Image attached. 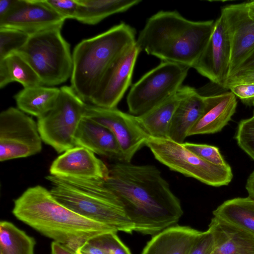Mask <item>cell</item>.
Segmentation results:
<instances>
[{"mask_svg": "<svg viewBox=\"0 0 254 254\" xmlns=\"http://www.w3.org/2000/svg\"><path fill=\"white\" fill-rule=\"evenodd\" d=\"M109 169L104 183L121 200L134 231L154 236L177 224L181 202L156 167L117 161Z\"/></svg>", "mask_w": 254, "mask_h": 254, "instance_id": "1", "label": "cell"}, {"mask_svg": "<svg viewBox=\"0 0 254 254\" xmlns=\"http://www.w3.org/2000/svg\"><path fill=\"white\" fill-rule=\"evenodd\" d=\"M12 212L18 220L75 252L97 236L116 232L70 210L40 185L28 188L15 199Z\"/></svg>", "mask_w": 254, "mask_h": 254, "instance_id": "2", "label": "cell"}, {"mask_svg": "<svg viewBox=\"0 0 254 254\" xmlns=\"http://www.w3.org/2000/svg\"><path fill=\"white\" fill-rule=\"evenodd\" d=\"M215 21H194L177 11L161 10L149 17L138 34L140 52L163 62L192 68L212 33Z\"/></svg>", "mask_w": 254, "mask_h": 254, "instance_id": "3", "label": "cell"}, {"mask_svg": "<svg viewBox=\"0 0 254 254\" xmlns=\"http://www.w3.org/2000/svg\"><path fill=\"white\" fill-rule=\"evenodd\" d=\"M136 40L135 29L121 22L75 47L70 86L81 100L89 102L110 66L135 45Z\"/></svg>", "mask_w": 254, "mask_h": 254, "instance_id": "4", "label": "cell"}, {"mask_svg": "<svg viewBox=\"0 0 254 254\" xmlns=\"http://www.w3.org/2000/svg\"><path fill=\"white\" fill-rule=\"evenodd\" d=\"M53 197L70 210L116 232L132 234L134 226L119 197L102 180L61 178L48 175Z\"/></svg>", "mask_w": 254, "mask_h": 254, "instance_id": "5", "label": "cell"}, {"mask_svg": "<svg viewBox=\"0 0 254 254\" xmlns=\"http://www.w3.org/2000/svg\"><path fill=\"white\" fill-rule=\"evenodd\" d=\"M61 29L53 28L30 35L17 52L32 67L44 86L61 84L71 75L72 56Z\"/></svg>", "mask_w": 254, "mask_h": 254, "instance_id": "6", "label": "cell"}, {"mask_svg": "<svg viewBox=\"0 0 254 254\" xmlns=\"http://www.w3.org/2000/svg\"><path fill=\"white\" fill-rule=\"evenodd\" d=\"M86 105L71 86L61 87L53 108L38 118L42 141L59 153L75 146V135L84 116Z\"/></svg>", "mask_w": 254, "mask_h": 254, "instance_id": "7", "label": "cell"}, {"mask_svg": "<svg viewBox=\"0 0 254 254\" xmlns=\"http://www.w3.org/2000/svg\"><path fill=\"white\" fill-rule=\"evenodd\" d=\"M145 145L158 161L170 170L206 185L216 187L226 186L232 180L229 164L218 166L210 163L187 149L183 143L149 136Z\"/></svg>", "mask_w": 254, "mask_h": 254, "instance_id": "8", "label": "cell"}, {"mask_svg": "<svg viewBox=\"0 0 254 254\" xmlns=\"http://www.w3.org/2000/svg\"><path fill=\"white\" fill-rule=\"evenodd\" d=\"M190 68L162 61L146 73L132 86L127 96L130 114L141 115L176 94L183 86Z\"/></svg>", "mask_w": 254, "mask_h": 254, "instance_id": "9", "label": "cell"}, {"mask_svg": "<svg viewBox=\"0 0 254 254\" xmlns=\"http://www.w3.org/2000/svg\"><path fill=\"white\" fill-rule=\"evenodd\" d=\"M42 139L37 123L18 108L0 114V161L29 157L40 153Z\"/></svg>", "mask_w": 254, "mask_h": 254, "instance_id": "10", "label": "cell"}, {"mask_svg": "<svg viewBox=\"0 0 254 254\" xmlns=\"http://www.w3.org/2000/svg\"><path fill=\"white\" fill-rule=\"evenodd\" d=\"M84 116L108 128L115 135L124 156V162H130L144 145L149 135L136 117L117 108H105L87 105Z\"/></svg>", "mask_w": 254, "mask_h": 254, "instance_id": "11", "label": "cell"}, {"mask_svg": "<svg viewBox=\"0 0 254 254\" xmlns=\"http://www.w3.org/2000/svg\"><path fill=\"white\" fill-rule=\"evenodd\" d=\"M221 14L224 16L231 42L229 77L254 52V14L246 2L225 6Z\"/></svg>", "mask_w": 254, "mask_h": 254, "instance_id": "12", "label": "cell"}, {"mask_svg": "<svg viewBox=\"0 0 254 254\" xmlns=\"http://www.w3.org/2000/svg\"><path fill=\"white\" fill-rule=\"evenodd\" d=\"M231 47L222 14L215 21L211 37L192 68L212 83L224 88L229 75Z\"/></svg>", "mask_w": 254, "mask_h": 254, "instance_id": "13", "label": "cell"}, {"mask_svg": "<svg viewBox=\"0 0 254 254\" xmlns=\"http://www.w3.org/2000/svg\"><path fill=\"white\" fill-rule=\"evenodd\" d=\"M140 52L135 44L112 64L89 101L92 105L105 108H116L131 84Z\"/></svg>", "mask_w": 254, "mask_h": 254, "instance_id": "14", "label": "cell"}, {"mask_svg": "<svg viewBox=\"0 0 254 254\" xmlns=\"http://www.w3.org/2000/svg\"><path fill=\"white\" fill-rule=\"evenodd\" d=\"M65 20L45 0H19L15 8L0 19V27L15 29L30 35L51 28H62Z\"/></svg>", "mask_w": 254, "mask_h": 254, "instance_id": "15", "label": "cell"}, {"mask_svg": "<svg viewBox=\"0 0 254 254\" xmlns=\"http://www.w3.org/2000/svg\"><path fill=\"white\" fill-rule=\"evenodd\" d=\"M51 175L61 178L106 180L109 167L94 152L75 146L59 156L50 167Z\"/></svg>", "mask_w": 254, "mask_h": 254, "instance_id": "16", "label": "cell"}, {"mask_svg": "<svg viewBox=\"0 0 254 254\" xmlns=\"http://www.w3.org/2000/svg\"><path fill=\"white\" fill-rule=\"evenodd\" d=\"M204 96L205 104L203 112L190 129L188 136L220 131L236 112L237 101L231 91Z\"/></svg>", "mask_w": 254, "mask_h": 254, "instance_id": "17", "label": "cell"}, {"mask_svg": "<svg viewBox=\"0 0 254 254\" xmlns=\"http://www.w3.org/2000/svg\"><path fill=\"white\" fill-rule=\"evenodd\" d=\"M75 146L85 147L95 154L109 159L124 161L119 144L107 127L84 116L75 135Z\"/></svg>", "mask_w": 254, "mask_h": 254, "instance_id": "18", "label": "cell"}, {"mask_svg": "<svg viewBox=\"0 0 254 254\" xmlns=\"http://www.w3.org/2000/svg\"><path fill=\"white\" fill-rule=\"evenodd\" d=\"M208 229L214 242L211 254H254V236L243 229L214 216Z\"/></svg>", "mask_w": 254, "mask_h": 254, "instance_id": "19", "label": "cell"}, {"mask_svg": "<svg viewBox=\"0 0 254 254\" xmlns=\"http://www.w3.org/2000/svg\"><path fill=\"white\" fill-rule=\"evenodd\" d=\"M201 232L176 224L153 236L141 254H188Z\"/></svg>", "mask_w": 254, "mask_h": 254, "instance_id": "20", "label": "cell"}, {"mask_svg": "<svg viewBox=\"0 0 254 254\" xmlns=\"http://www.w3.org/2000/svg\"><path fill=\"white\" fill-rule=\"evenodd\" d=\"M193 88L182 86L174 95L143 114L136 116L149 136L169 139L170 127L173 116L181 101Z\"/></svg>", "mask_w": 254, "mask_h": 254, "instance_id": "21", "label": "cell"}, {"mask_svg": "<svg viewBox=\"0 0 254 254\" xmlns=\"http://www.w3.org/2000/svg\"><path fill=\"white\" fill-rule=\"evenodd\" d=\"M205 104V96L193 88L180 103L173 116L169 139L178 143H184L190 129L202 115Z\"/></svg>", "mask_w": 254, "mask_h": 254, "instance_id": "22", "label": "cell"}, {"mask_svg": "<svg viewBox=\"0 0 254 254\" xmlns=\"http://www.w3.org/2000/svg\"><path fill=\"white\" fill-rule=\"evenodd\" d=\"M59 92L60 88L40 85L23 88L14 98L18 109L38 118L53 108Z\"/></svg>", "mask_w": 254, "mask_h": 254, "instance_id": "23", "label": "cell"}, {"mask_svg": "<svg viewBox=\"0 0 254 254\" xmlns=\"http://www.w3.org/2000/svg\"><path fill=\"white\" fill-rule=\"evenodd\" d=\"M76 20L88 25H95L106 17L124 12L137 5L140 0H78Z\"/></svg>", "mask_w": 254, "mask_h": 254, "instance_id": "24", "label": "cell"}, {"mask_svg": "<svg viewBox=\"0 0 254 254\" xmlns=\"http://www.w3.org/2000/svg\"><path fill=\"white\" fill-rule=\"evenodd\" d=\"M213 216L254 236V199L236 197L225 201L213 211Z\"/></svg>", "mask_w": 254, "mask_h": 254, "instance_id": "25", "label": "cell"}, {"mask_svg": "<svg viewBox=\"0 0 254 254\" xmlns=\"http://www.w3.org/2000/svg\"><path fill=\"white\" fill-rule=\"evenodd\" d=\"M14 81L20 83L24 88L42 85L35 70L19 52L0 60V87Z\"/></svg>", "mask_w": 254, "mask_h": 254, "instance_id": "26", "label": "cell"}, {"mask_svg": "<svg viewBox=\"0 0 254 254\" xmlns=\"http://www.w3.org/2000/svg\"><path fill=\"white\" fill-rule=\"evenodd\" d=\"M36 241L12 223L0 222V254H34Z\"/></svg>", "mask_w": 254, "mask_h": 254, "instance_id": "27", "label": "cell"}, {"mask_svg": "<svg viewBox=\"0 0 254 254\" xmlns=\"http://www.w3.org/2000/svg\"><path fill=\"white\" fill-rule=\"evenodd\" d=\"M30 35L10 28L0 27V60L19 51L27 43Z\"/></svg>", "mask_w": 254, "mask_h": 254, "instance_id": "28", "label": "cell"}, {"mask_svg": "<svg viewBox=\"0 0 254 254\" xmlns=\"http://www.w3.org/2000/svg\"><path fill=\"white\" fill-rule=\"evenodd\" d=\"M235 138L239 147L254 160V115L239 123Z\"/></svg>", "mask_w": 254, "mask_h": 254, "instance_id": "29", "label": "cell"}, {"mask_svg": "<svg viewBox=\"0 0 254 254\" xmlns=\"http://www.w3.org/2000/svg\"><path fill=\"white\" fill-rule=\"evenodd\" d=\"M183 145L187 149L210 163L218 166L228 165L221 154L219 148L215 146L189 142H184Z\"/></svg>", "mask_w": 254, "mask_h": 254, "instance_id": "30", "label": "cell"}, {"mask_svg": "<svg viewBox=\"0 0 254 254\" xmlns=\"http://www.w3.org/2000/svg\"><path fill=\"white\" fill-rule=\"evenodd\" d=\"M112 232L97 236L90 241L104 249L110 254H131L129 249L124 244L117 234Z\"/></svg>", "mask_w": 254, "mask_h": 254, "instance_id": "31", "label": "cell"}, {"mask_svg": "<svg viewBox=\"0 0 254 254\" xmlns=\"http://www.w3.org/2000/svg\"><path fill=\"white\" fill-rule=\"evenodd\" d=\"M46 3L64 19H76L79 9L78 0H45Z\"/></svg>", "mask_w": 254, "mask_h": 254, "instance_id": "32", "label": "cell"}, {"mask_svg": "<svg viewBox=\"0 0 254 254\" xmlns=\"http://www.w3.org/2000/svg\"><path fill=\"white\" fill-rule=\"evenodd\" d=\"M214 247V238L207 229L202 231L191 247L188 254H211Z\"/></svg>", "mask_w": 254, "mask_h": 254, "instance_id": "33", "label": "cell"}, {"mask_svg": "<svg viewBox=\"0 0 254 254\" xmlns=\"http://www.w3.org/2000/svg\"><path fill=\"white\" fill-rule=\"evenodd\" d=\"M229 89L244 103L254 106V83H242L230 86Z\"/></svg>", "mask_w": 254, "mask_h": 254, "instance_id": "34", "label": "cell"}, {"mask_svg": "<svg viewBox=\"0 0 254 254\" xmlns=\"http://www.w3.org/2000/svg\"><path fill=\"white\" fill-rule=\"evenodd\" d=\"M242 83H254V67L238 71L229 76L226 81L224 88L228 89L234 84Z\"/></svg>", "mask_w": 254, "mask_h": 254, "instance_id": "35", "label": "cell"}, {"mask_svg": "<svg viewBox=\"0 0 254 254\" xmlns=\"http://www.w3.org/2000/svg\"><path fill=\"white\" fill-rule=\"evenodd\" d=\"M76 253L79 254H110L106 249L90 240L85 243Z\"/></svg>", "mask_w": 254, "mask_h": 254, "instance_id": "36", "label": "cell"}, {"mask_svg": "<svg viewBox=\"0 0 254 254\" xmlns=\"http://www.w3.org/2000/svg\"><path fill=\"white\" fill-rule=\"evenodd\" d=\"M19 0H0V19L10 12L16 6Z\"/></svg>", "mask_w": 254, "mask_h": 254, "instance_id": "37", "label": "cell"}, {"mask_svg": "<svg viewBox=\"0 0 254 254\" xmlns=\"http://www.w3.org/2000/svg\"><path fill=\"white\" fill-rule=\"evenodd\" d=\"M51 254H76L74 251L55 241L51 243Z\"/></svg>", "mask_w": 254, "mask_h": 254, "instance_id": "38", "label": "cell"}, {"mask_svg": "<svg viewBox=\"0 0 254 254\" xmlns=\"http://www.w3.org/2000/svg\"><path fill=\"white\" fill-rule=\"evenodd\" d=\"M246 189L248 192L249 196L254 199V171L247 180Z\"/></svg>", "mask_w": 254, "mask_h": 254, "instance_id": "39", "label": "cell"}, {"mask_svg": "<svg viewBox=\"0 0 254 254\" xmlns=\"http://www.w3.org/2000/svg\"><path fill=\"white\" fill-rule=\"evenodd\" d=\"M254 67V52L242 64L239 69L237 71L243 70ZM236 71V72H237Z\"/></svg>", "mask_w": 254, "mask_h": 254, "instance_id": "40", "label": "cell"}, {"mask_svg": "<svg viewBox=\"0 0 254 254\" xmlns=\"http://www.w3.org/2000/svg\"><path fill=\"white\" fill-rule=\"evenodd\" d=\"M250 11L254 14V0L246 2Z\"/></svg>", "mask_w": 254, "mask_h": 254, "instance_id": "41", "label": "cell"}, {"mask_svg": "<svg viewBox=\"0 0 254 254\" xmlns=\"http://www.w3.org/2000/svg\"><path fill=\"white\" fill-rule=\"evenodd\" d=\"M76 254H78V253H76Z\"/></svg>", "mask_w": 254, "mask_h": 254, "instance_id": "42", "label": "cell"}, {"mask_svg": "<svg viewBox=\"0 0 254 254\" xmlns=\"http://www.w3.org/2000/svg\"></svg>", "mask_w": 254, "mask_h": 254, "instance_id": "43", "label": "cell"}]
</instances>
